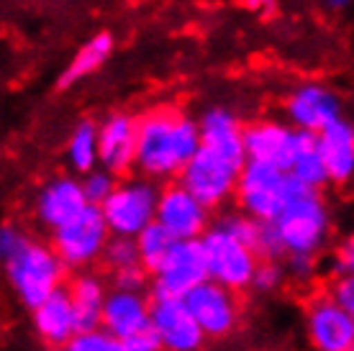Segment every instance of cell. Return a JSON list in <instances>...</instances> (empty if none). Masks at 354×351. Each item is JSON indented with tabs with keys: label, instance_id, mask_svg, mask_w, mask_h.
<instances>
[{
	"label": "cell",
	"instance_id": "6da1fadb",
	"mask_svg": "<svg viewBox=\"0 0 354 351\" xmlns=\"http://www.w3.org/2000/svg\"><path fill=\"white\" fill-rule=\"evenodd\" d=\"M136 167L144 177L172 182L201 149V123L175 106H157L136 115Z\"/></svg>",
	"mask_w": 354,
	"mask_h": 351
},
{
	"label": "cell",
	"instance_id": "7a4b0ae2",
	"mask_svg": "<svg viewBox=\"0 0 354 351\" xmlns=\"http://www.w3.org/2000/svg\"><path fill=\"white\" fill-rule=\"evenodd\" d=\"M3 267L10 292L28 313L36 305H41L52 292L64 287L70 277V267L54 252L52 241H36V238H31L16 256L6 259Z\"/></svg>",
	"mask_w": 354,
	"mask_h": 351
},
{
	"label": "cell",
	"instance_id": "3957f363",
	"mask_svg": "<svg viewBox=\"0 0 354 351\" xmlns=\"http://www.w3.org/2000/svg\"><path fill=\"white\" fill-rule=\"evenodd\" d=\"M274 226L280 231L288 254L319 256L331 236V213L324 200V190H308L288 200Z\"/></svg>",
	"mask_w": 354,
	"mask_h": 351
},
{
	"label": "cell",
	"instance_id": "277c9868",
	"mask_svg": "<svg viewBox=\"0 0 354 351\" xmlns=\"http://www.w3.org/2000/svg\"><path fill=\"white\" fill-rule=\"evenodd\" d=\"M162 182L151 177L136 175L121 177L115 190L100 208L108 220V229L115 236H139L149 223L157 220Z\"/></svg>",
	"mask_w": 354,
	"mask_h": 351
},
{
	"label": "cell",
	"instance_id": "5b68a950",
	"mask_svg": "<svg viewBox=\"0 0 354 351\" xmlns=\"http://www.w3.org/2000/svg\"><path fill=\"white\" fill-rule=\"evenodd\" d=\"M113 236L108 229V220L100 205H88L72 220L49 234L54 252L62 256V262L70 267V272L90 269L100 264L108 238Z\"/></svg>",
	"mask_w": 354,
	"mask_h": 351
},
{
	"label": "cell",
	"instance_id": "8992f818",
	"mask_svg": "<svg viewBox=\"0 0 354 351\" xmlns=\"http://www.w3.org/2000/svg\"><path fill=\"white\" fill-rule=\"evenodd\" d=\"M288 180L290 172L270 162L247 159L239 172L234 205L259 220H277L288 205Z\"/></svg>",
	"mask_w": 354,
	"mask_h": 351
},
{
	"label": "cell",
	"instance_id": "52a82bcc",
	"mask_svg": "<svg viewBox=\"0 0 354 351\" xmlns=\"http://www.w3.org/2000/svg\"><path fill=\"white\" fill-rule=\"evenodd\" d=\"M239 172L241 169L236 164H231L229 159L218 157L216 151L201 146L177 180L185 184L203 205H208L213 213H218L223 208H229L236 198Z\"/></svg>",
	"mask_w": 354,
	"mask_h": 351
},
{
	"label": "cell",
	"instance_id": "ba28073f",
	"mask_svg": "<svg viewBox=\"0 0 354 351\" xmlns=\"http://www.w3.org/2000/svg\"><path fill=\"white\" fill-rule=\"evenodd\" d=\"M201 241L205 249L211 280L221 282L236 292L252 287V280H254L259 264V256L252 246H247L236 236H231L218 223H211V229L201 236Z\"/></svg>",
	"mask_w": 354,
	"mask_h": 351
},
{
	"label": "cell",
	"instance_id": "9c48e42d",
	"mask_svg": "<svg viewBox=\"0 0 354 351\" xmlns=\"http://www.w3.org/2000/svg\"><path fill=\"white\" fill-rule=\"evenodd\" d=\"M211 277L201 238H177L167 259L151 274L149 295L154 298H185L187 292Z\"/></svg>",
	"mask_w": 354,
	"mask_h": 351
},
{
	"label": "cell",
	"instance_id": "30bf717a",
	"mask_svg": "<svg viewBox=\"0 0 354 351\" xmlns=\"http://www.w3.org/2000/svg\"><path fill=\"white\" fill-rule=\"evenodd\" d=\"M241 292L231 290L216 280L201 282L185 295L187 307L193 310L195 321L205 331L208 341H226L236 334L241 323Z\"/></svg>",
	"mask_w": 354,
	"mask_h": 351
},
{
	"label": "cell",
	"instance_id": "8fae6325",
	"mask_svg": "<svg viewBox=\"0 0 354 351\" xmlns=\"http://www.w3.org/2000/svg\"><path fill=\"white\" fill-rule=\"evenodd\" d=\"M306 334L319 351H354V316L328 290L306 305Z\"/></svg>",
	"mask_w": 354,
	"mask_h": 351
},
{
	"label": "cell",
	"instance_id": "7c38bea8",
	"mask_svg": "<svg viewBox=\"0 0 354 351\" xmlns=\"http://www.w3.org/2000/svg\"><path fill=\"white\" fill-rule=\"evenodd\" d=\"M213 211L198 200L180 180L162 184L160 205H157V220L177 238H201L211 229Z\"/></svg>",
	"mask_w": 354,
	"mask_h": 351
},
{
	"label": "cell",
	"instance_id": "4fadbf2b",
	"mask_svg": "<svg viewBox=\"0 0 354 351\" xmlns=\"http://www.w3.org/2000/svg\"><path fill=\"white\" fill-rule=\"evenodd\" d=\"M88 205L90 202L80 175H57L39 187V193L34 198V220L39 229L52 234L59 226H64L67 220L75 218L77 213L85 211Z\"/></svg>",
	"mask_w": 354,
	"mask_h": 351
},
{
	"label": "cell",
	"instance_id": "5bb4252c",
	"mask_svg": "<svg viewBox=\"0 0 354 351\" xmlns=\"http://www.w3.org/2000/svg\"><path fill=\"white\" fill-rule=\"evenodd\" d=\"M151 325L167 351H195L205 346L208 336L195 321L185 298H154L151 295Z\"/></svg>",
	"mask_w": 354,
	"mask_h": 351
},
{
	"label": "cell",
	"instance_id": "9a60e30c",
	"mask_svg": "<svg viewBox=\"0 0 354 351\" xmlns=\"http://www.w3.org/2000/svg\"><path fill=\"white\" fill-rule=\"evenodd\" d=\"M285 115L295 129L319 133L328 123L342 118V100L321 82H303L285 100Z\"/></svg>",
	"mask_w": 354,
	"mask_h": 351
},
{
	"label": "cell",
	"instance_id": "2e32d148",
	"mask_svg": "<svg viewBox=\"0 0 354 351\" xmlns=\"http://www.w3.org/2000/svg\"><path fill=\"white\" fill-rule=\"evenodd\" d=\"M136 115L111 113L103 123H97V154L100 167L113 175L126 177L136 167Z\"/></svg>",
	"mask_w": 354,
	"mask_h": 351
},
{
	"label": "cell",
	"instance_id": "e0dca14e",
	"mask_svg": "<svg viewBox=\"0 0 354 351\" xmlns=\"http://www.w3.org/2000/svg\"><path fill=\"white\" fill-rule=\"evenodd\" d=\"M247 157L257 162H270L283 169H290L298 149V129L290 121H254L244 126Z\"/></svg>",
	"mask_w": 354,
	"mask_h": 351
},
{
	"label": "cell",
	"instance_id": "ac0fdd59",
	"mask_svg": "<svg viewBox=\"0 0 354 351\" xmlns=\"http://www.w3.org/2000/svg\"><path fill=\"white\" fill-rule=\"evenodd\" d=\"M201 123V146L216 151L218 157L229 159L231 164H247V144H244V123L234 111L213 106L198 118Z\"/></svg>",
	"mask_w": 354,
	"mask_h": 351
},
{
	"label": "cell",
	"instance_id": "d6986e66",
	"mask_svg": "<svg viewBox=\"0 0 354 351\" xmlns=\"http://www.w3.org/2000/svg\"><path fill=\"white\" fill-rule=\"evenodd\" d=\"M103 325L124 343L133 334L151 325L149 290H118L111 287L103 307Z\"/></svg>",
	"mask_w": 354,
	"mask_h": 351
},
{
	"label": "cell",
	"instance_id": "ffe728a7",
	"mask_svg": "<svg viewBox=\"0 0 354 351\" xmlns=\"http://www.w3.org/2000/svg\"><path fill=\"white\" fill-rule=\"evenodd\" d=\"M31 323L39 341L49 349H67L72 336L77 334L75 323V307H72L67 287H59L49 298L31 310Z\"/></svg>",
	"mask_w": 354,
	"mask_h": 351
},
{
	"label": "cell",
	"instance_id": "44dd1931",
	"mask_svg": "<svg viewBox=\"0 0 354 351\" xmlns=\"http://www.w3.org/2000/svg\"><path fill=\"white\" fill-rule=\"evenodd\" d=\"M67 292H70L72 307H75V323L77 331H88L95 325H103V307H106L108 287L106 277L100 272L90 269H77L67 277Z\"/></svg>",
	"mask_w": 354,
	"mask_h": 351
},
{
	"label": "cell",
	"instance_id": "7402d4cb",
	"mask_svg": "<svg viewBox=\"0 0 354 351\" xmlns=\"http://www.w3.org/2000/svg\"><path fill=\"white\" fill-rule=\"evenodd\" d=\"M319 151L328 169L331 184L354 182V123L342 115L319 131Z\"/></svg>",
	"mask_w": 354,
	"mask_h": 351
},
{
	"label": "cell",
	"instance_id": "603a6c76",
	"mask_svg": "<svg viewBox=\"0 0 354 351\" xmlns=\"http://www.w3.org/2000/svg\"><path fill=\"white\" fill-rule=\"evenodd\" d=\"M113 54V36L108 31H100L93 39H88L85 44L77 49V54L72 57V61L62 70V75L57 77V90H70L77 82H82L85 77L95 75L103 64L108 61V57Z\"/></svg>",
	"mask_w": 354,
	"mask_h": 351
},
{
	"label": "cell",
	"instance_id": "cb8c5ba5",
	"mask_svg": "<svg viewBox=\"0 0 354 351\" xmlns=\"http://www.w3.org/2000/svg\"><path fill=\"white\" fill-rule=\"evenodd\" d=\"M288 172H292L298 180H303L316 190H324L326 184H331L326 162L319 151V133L298 129V149H295V157H292V164Z\"/></svg>",
	"mask_w": 354,
	"mask_h": 351
},
{
	"label": "cell",
	"instance_id": "d4e9b609",
	"mask_svg": "<svg viewBox=\"0 0 354 351\" xmlns=\"http://www.w3.org/2000/svg\"><path fill=\"white\" fill-rule=\"evenodd\" d=\"M67 162L75 175H88L95 167H100V154H97V123L80 121L70 133L67 141Z\"/></svg>",
	"mask_w": 354,
	"mask_h": 351
},
{
	"label": "cell",
	"instance_id": "484cf974",
	"mask_svg": "<svg viewBox=\"0 0 354 351\" xmlns=\"http://www.w3.org/2000/svg\"><path fill=\"white\" fill-rule=\"evenodd\" d=\"M136 244H139L142 264L154 274L162 267V262L167 259L169 252H172V246L177 244V236L172 231L165 229L160 220H154V223H149V226L136 236Z\"/></svg>",
	"mask_w": 354,
	"mask_h": 351
},
{
	"label": "cell",
	"instance_id": "4316f807",
	"mask_svg": "<svg viewBox=\"0 0 354 351\" xmlns=\"http://www.w3.org/2000/svg\"><path fill=\"white\" fill-rule=\"evenodd\" d=\"M100 264H103L106 272H115V269H124V267H131V264H142L136 236H115L113 234L108 238V246L103 252Z\"/></svg>",
	"mask_w": 354,
	"mask_h": 351
},
{
	"label": "cell",
	"instance_id": "83f0119b",
	"mask_svg": "<svg viewBox=\"0 0 354 351\" xmlns=\"http://www.w3.org/2000/svg\"><path fill=\"white\" fill-rule=\"evenodd\" d=\"M288 280L290 277H288V269H285V259H259L257 272H254V280H252L249 290L259 292V295H272Z\"/></svg>",
	"mask_w": 354,
	"mask_h": 351
},
{
	"label": "cell",
	"instance_id": "f1b7e54d",
	"mask_svg": "<svg viewBox=\"0 0 354 351\" xmlns=\"http://www.w3.org/2000/svg\"><path fill=\"white\" fill-rule=\"evenodd\" d=\"M70 351H124V343L118 341L106 325H95L88 331H77L67 343Z\"/></svg>",
	"mask_w": 354,
	"mask_h": 351
},
{
	"label": "cell",
	"instance_id": "f546056e",
	"mask_svg": "<svg viewBox=\"0 0 354 351\" xmlns=\"http://www.w3.org/2000/svg\"><path fill=\"white\" fill-rule=\"evenodd\" d=\"M121 177L113 175L111 169L106 167H95L93 172L82 175V187H85V195H88L90 205H103V202L111 198V193L115 190Z\"/></svg>",
	"mask_w": 354,
	"mask_h": 351
},
{
	"label": "cell",
	"instance_id": "4dcf8cb0",
	"mask_svg": "<svg viewBox=\"0 0 354 351\" xmlns=\"http://www.w3.org/2000/svg\"><path fill=\"white\" fill-rule=\"evenodd\" d=\"M108 274H111V287H118V290H149L151 285V272L144 264H131Z\"/></svg>",
	"mask_w": 354,
	"mask_h": 351
},
{
	"label": "cell",
	"instance_id": "1f68e13d",
	"mask_svg": "<svg viewBox=\"0 0 354 351\" xmlns=\"http://www.w3.org/2000/svg\"><path fill=\"white\" fill-rule=\"evenodd\" d=\"M288 277L295 282H310L319 274V256L313 254H288L285 256Z\"/></svg>",
	"mask_w": 354,
	"mask_h": 351
},
{
	"label": "cell",
	"instance_id": "d6a6232c",
	"mask_svg": "<svg viewBox=\"0 0 354 351\" xmlns=\"http://www.w3.org/2000/svg\"><path fill=\"white\" fill-rule=\"evenodd\" d=\"M31 238L34 236L26 234L21 226H16V223H6L3 231H0V256H3V262L10 259V256H16Z\"/></svg>",
	"mask_w": 354,
	"mask_h": 351
},
{
	"label": "cell",
	"instance_id": "836d02e7",
	"mask_svg": "<svg viewBox=\"0 0 354 351\" xmlns=\"http://www.w3.org/2000/svg\"><path fill=\"white\" fill-rule=\"evenodd\" d=\"M326 290L354 316V274L352 272H337L331 277V282L326 285Z\"/></svg>",
	"mask_w": 354,
	"mask_h": 351
},
{
	"label": "cell",
	"instance_id": "e575fe53",
	"mask_svg": "<svg viewBox=\"0 0 354 351\" xmlns=\"http://www.w3.org/2000/svg\"><path fill=\"white\" fill-rule=\"evenodd\" d=\"M160 349H162V339L154 331V325L144 328V331L133 334L131 339L124 341V351H160Z\"/></svg>",
	"mask_w": 354,
	"mask_h": 351
},
{
	"label": "cell",
	"instance_id": "d590c367",
	"mask_svg": "<svg viewBox=\"0 0 354 351\" xmlns=\"http://www.w3.org/2000/svg\"><path fill=\"white\" fill-rule=\"evenodd\" d=\"M334 267L337 272H352L354 274V236L344 238L334 252Z\"/></svg>",
	"mask_w": 354,
	"mask_h": 351
},
{
	"label": "cell",
	"instance_id": "8d00e7d4",
	"mask_svg": "<svg viewBox=\"0 0 354 351\" xmlns=\"http://www.w3.org/2000/svg\"><path fill=\"white\" fill-rule=\"evenodd\" d=\"M241 3H244L249 10L262 13V16H267V13H272L274 10V0H241Z\"/></svg>",
	"mask_w": 354,
	"mask_h": 351
},
{
	"label": "cell",
	"instance_id": "74e56055",
	"mask_svg": "<svg viewBox=\"0 0 354 351\" xmlns=\"http://www.w3.org/2000/svg\"><path fill=\"white\" fill-rule=\"evenodd\" d=\"M324 3H326V6H328L331 10H344L346 6L352 3V0H324Z\"/></svg>",
	"mask_w": 354,
	"mask_h": 351
}]
</instances>
